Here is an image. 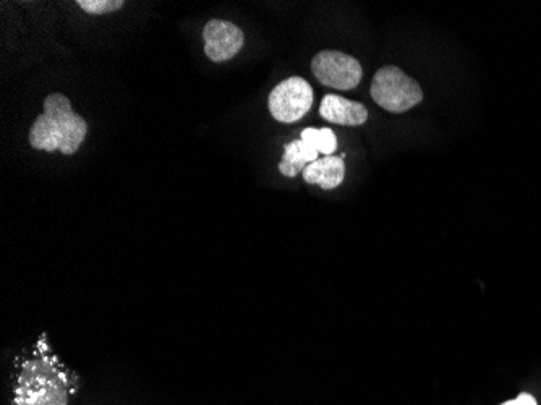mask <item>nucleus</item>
Wrapping results in <instances>:
<instances>
[{"label": "nucleus", "mask_w": 541, "mask_h": 405, "mask_svg": "<svg viewBox=\"0 0 541 405\" xmlns=\"http://www.w3.org/2000/svg\"><path fill=\"white\" fill-rule=\"evenodd\" d=\"M370 91L378 106L394 114L407 112L423 101L420 85L399 67L378 70L371 81Z\"/></svg>", "instance_id": "nucleus-3"}, {"label": "nucleus", "mask_w": 541, "mask_h": 405, "mask_svg": "<svg viewBox=\"0 0 541 405\" xmlns=\"http://www.w3.org/2000/svg\"><path fill=\"white\" fill-rule=\"evenodd\" d=\"M15 404H69V381L56 360L41 357L23 365L15 386Z\"/></svg>", "instance_id": "nucleus-2"}, {"label": "nucleus", "mask_w": 541, "mask_h": 405, "mask_svg": "<svg viewBox=\"0 0 541 405\" xmlns=\"http://www.w3.org/2000/svg\"><path fill=\"white\" fill-rule=\"evenodd\" d=\"M318 151L303 140L290 141L284 148V158L279 162V171L289 179H294L305 171L311 162L318 161Z\"/></svg>", "instance_id": "nucleus-9"}, {"label": "nucleus", "mask_w": 541, "mask_h": 405, "mask_svg": "<svg viewBox=\"0 0 541 405\" xmlns=\"http://www.w3.org/2000/svg\"><path fill=\"white\" fill-rule=\"evenodd\" d=\"M503 405H538L535 397L530 394H520L514 401L504 402Z\"/></svg>", "instance_id": "nucleus-12"}, {"label": "nucleus", "mask_w": 541, "mask_h": 405, "mask_svg": "<svg viewBox=\"0 0 541 405\" xmlns=\"http://www.w3.org/2000/svg\"><path fill=\"white\" fill-rule=\"evenodd\" d=\"M269 112L282 124H294L313 106V88L300 77L287 78L269 94Z\"/></svg>", "instance_id": "nucleus-4"}, {"label": "nucleus", "mask_w": 541, "mask_h": 405, "mask_svg": "<svg viewBox=\"0 0 541 405\" xmlns=\"http://www.w3.org/2000/svg\"><path fill=\"white\" fill-rule=\"evenodd\" d=\"M320 116L328 122L347 127H358L367 122V107L357 101L342 98L337 94H326L320 106Z\"/></svg>", "instance_id": "nucleus-7"}, {"label": "nucleus", "mask_w": 541, "mask_h": 405, "mask_svg": "<svg viewBox=\"0 0 541 405\" xmlns=\"http://www.w3.org/2000/svg\"><path fill=\"white\" fill-rule=\"evenodd\" d=\"M78 7L90 15H106L124 7V0H78Z\"/></svg>", "instance_id": "nucleus-11"}, {"label": "nucleus", "mask_w": 541, "mask_h": 405, "mask_svg": "<svg viewBox=\"0 0 541 405\" xmlns=\"http://www.w3.org/2000/svg\"><path fill=\"white\" fill-rule=\"evenodd\" d=\"M311 72L321 85L349 91L362 80V65L355 57L339 51H321L311 60Z\"/></svg>", "instance_id": "nucleus-5"}, {"label": "nucleus", "mask_w": 541, "mask_h": 405, "mask_svg": "<svg viewBox=\"0 0 541 405\" xmlns=\"http://www.w3.org/2000/svg\"><path fill=\"white\" fill-rule=\"evenodd\" d=\"M88 133L83 117L73 112L69 98L64 94H49L44 99V112L36 117L30 128V145L39 151L72 156L80 150Z\"/></svg>", "instance_id": "nucleus-1"}, {"label": "nucleus", "mask_w": 541, "mask_h": 405, "mask_svg": "<svg viewBox=\"0 0 541 405\" xmlns=\"http://www.w3.org/2000/svg\"><path fill=\"white\" fill-rule=\"evenodd\" d=\"M303 180L307 184L320 185L323 190H334L339 187L346 175V164L344 159L339 156H326L311 162L310 166L302 172Z\"/></svg>", "instance_id": "nucleus-8"}, {"label": "nucleus", "mask_w": 541, "mask_h": 405, "mask_svg": "<svg viewBox=\"0 0 541 405\" xmlns=\"http://www.w3.org/2000/svg\"><path fill=\"white\" fill-rule=\"evenodd\" d=\"M300 135V140L313 146L318 153L324 156H333L336 153L337 137L331 128H305Z\"/></svg>", "instance_id": "nucleus-10"}, {"label": "nucleus", "mask_w": 541, "mask_h": 405, "mask_svg": "<svg viewBox=\"0 0 541 405\" xmlns=\"http://www.w3.org/2000/svg\"><path fill=\"white\" fill-rule=\"evenodd\" d=\"M205 39V54L211 62L221 64L242 51L245 36L239 26L227 20H211L203 30Z\"/></svg>", "instance_id": "nucleus-6"}]
</instances>
